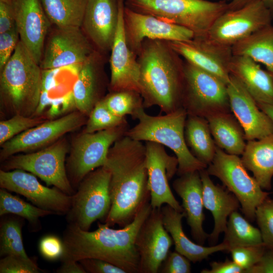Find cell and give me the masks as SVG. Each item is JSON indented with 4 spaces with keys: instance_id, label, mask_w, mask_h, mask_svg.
<instances>
[{
    "instance_id": "cell-33",
    "label": "cell",
    "mask_w": 273,
    "mask_h": 273,
    "mask_svg": "<svg viewBox=\"0 0 273 273\" xmlns=\"http://www.w3.org/2000/svg\"><path fill=\"white\" fill-rule=\"evenodd\" d=\"M52 24L81 27L87 0H40Z\"/></svg>"
},
{
    "instance_id": "cell-37",
    "label": "cell",
    "mask_w": 273,
    "mask_h": 273,
    "mask_svg": "<svg viewBox=\"0 0 273 273\" xmlns=\"http://www.w3.org/2000/svg\"><path fill=\"white\" fill-rule=\"evenodd\" d=\"M102 100L108 109L119 117L129 115L133 118L140 109L144 108L142 96L134 90L112 92Z\"/></svg>"
},
{
    "instance_id": "cell-27",
    "label": "cell",
    "mask_w": 273,
    "mask_h": 273,
    "mask_svg": "<svg viewBox=\"0 0 273 273\" xmlns=\"http://www.w3.org/2000/svg\"><path fill=\"white\" fill-rule=\"evenodd\" d=\"M161 210L164 227L172 239L175 250L191 261L194 263L200 262L215 252L228 251V246L223 242L205 247L190 240L183 229L182 219L185 217L184 212H179L167 204L162 206Z\"/></svg>"
},
{
    "instance_id": "cell-29",
    "label": "cell",
    "mask_w": 273,
    "mask_h": 273,
    "mask_svg": "<svg viewBox=\"0 0 273 273\" xmlns=\"http://www.w3.org/2000/svg\"><path fill=\"white\" fill-rule=\"evenodd\" d=\"M241 160L260 187L269 191L273 177V134L247 141Z\"/></svg>"
},
{
    "instance_id": "cell-22",
    "label": "cell",
    "mask_w": 273,
    "mask_h": 273,
    "mask_svg": "<svg viewBox=\"0 0 273 273\" xmlns=\"http://www.w3.org/2000/svg\"><path fill=\"white\" fill-rule=\"evenodd\" d=\"M230 109L242 126L246 140L262 139L273 134V122L241 82L231 74L227 84Z\"/></svg>"
},
{
    "instance_id": "cell-26",
    "label": "cell",
    "mask_w": 273,
    "mask_h": 273,
    "mask_svg": "<svg viewBox=\"0 0 273 273\" xmlns=\"http://www.w3.org/2000/svg\"><path fill=\"white\" fill-rule=\"evenodd\" d=\"M230 74L236 77L257 103L273 104V74L244 56L233 55Z\"/></svg>"
},
{
    "instance_id": "cell-5",
    "label": "cell",
    "mask_w": 273,
    "mask_h": 273,
    "mask_svg": "<svg viewBox=\"0 0 273 273\" xmlns=\"http://www.w3.org/2000/svg\"><path fill=\"white\" fill-rule=\"evenodd\" d=\"M41 72L20 40L12 55L1 70L0 89L3 102L15 114L34 115L41 90Z\"/></svg>"
},
{
    "instance_id": "cell-38",
    "label": "cell",
    "mask_w": 273,
    "mask_h": 273,
    "mask_svg": "<svg viewBox=\"0 0 273 273\" xmlns=\"http://www.w3.org/2000/svg\"><path fill=\"white\" fill-rule=\"evenodd\" d=\"M87 121L84 132L92 133L116 127L127 123L125 117L112 113L102 99L95 105Z\"/></svg>"
},
{
    "instance_id": "cell-7",
    "label": "cell",
    "mask_w": 273,
    "mask_h": 273,
    "mask_svg": "<svg viewBox=\"0 0 273 273\" xmlns=\"http://www.w3.org/2000/svg\"><path fill=\"white\" fill-rule=\"evenodd\" d=\"M181 106L188 114L206 118L230 108L227 84L215 75L184 60Z\"/></svg>"
},
{
    "instance_id": "cell-50",
    "label": "cell",
    "mask_w": 273,
    "mask_h": 273,
    "mask_svg": "<svg viewBox=\"0 0 273 273\" xmlns=\"http://www.w3.org/2000/svg\"><path fill=\"white\" fill-rule=\"evenodd\" d=\"M245 273H273V249H265L258 262Z\"/></svg>"
},
{
    "instance_id": "cell-54",
    "label": "cell",
    "mask_w": 273,
    "mask_h": 273,
    "mask_svg": "<svg viewBox=\"0 0 273 273\" xmlns=\"http://www.w3.org/2000/svg\"><path fill=\"white\" fill-rule=\"evenodd\" d=\"M260 109L262 110L273 122V104L257 103Z\"/></svg>"
},
{
    "instance_id": "cell-18",
    "label": "cell",
    "mask_w": 273,
    "mask_h": 273,
    "mask_svg": "<svg viewBox=\"0 0 273 273\" xmlns=\"http://www.w3.org/2000/svg\"><path fill=\"white\" fill-rule=\"evenodd\" d=\"M167 41L185 60L215 75L226 84L230 82L232 48L215 43L204 36L186 41Z\"/></svg>"
},
{
    "instance_id": "cell-36",
    "label": "cell",
    "mask_w": 273,
    "mask_h": 273,
    "mask_svg": "<svg viewBox=\"0 0 273 273\" xmlns=\"http://www.w3.org/2000/svg\"><path fill=\"white\" fill-rule=\"evenodd\" d=\"M22 223L16 218L4 219L0 227V256L19 255L28 257L22 237Z\"/></svg>"
},
{
    "instance_id": "cell-19",
    "label": "cell",
    "mask_w": 273,
    "mask_h": 273,
    "mask_svg": "<svg viewBox=\"0 0 273 273\" xmlns=\"http://www.w3.org/2000/svg\"><path fill=\"white\" fill-rule=\"evenodd\" d=\"M82 115L80 112L69 113L53 120L44 121L17 135L2 145L1 160L18 153L33 151L49 145L82 125L84 122Z\"/></svg>"
},
{
    "instance_id": "cell-16",
    "label": "cell",
    "mask_w": 273,
    "mask_h": 273,
    "mask_svg": "<svg viewBox=\"0 0 273 273\" xmlns=\"http://www.w3.org/2000/svg\"><path fill=\"white\" fill-rule=\"evenodd\" d=\"M123 25L127 43L138 56L146 39L165 41H186L193 38L190 30L152 15L140 13L125 8Z\"/></svg>"
},
{
    "instance_id": "cell-17",
    "label": "cell",
    "mask_w": 273,
    "mask_h": 273,
    "mask_svg": "<svg viewBox=\"0 0 273 273\" xmlns=\"http://www.w3.org/2000/svg\"><path fill=\"white\" fill-rule=\"evenodd\" d=\"M173 242L164 227L160 208L152 209L135 240L140 256L139 273H157Z\"/></svg>"
},
{
    "instance_id": "cell-35",
    "label": "cell",
    "mask_w": 273,
    "mask_h": 273,
    "mask_svg": "<svg viewBox=\"0 0 273 273\" xmlns=\"http://www.w3.org/2000/svg\"><path fill=\"white\" fill-rule=\"evenodd\" d=\"M9 214L26 219L34 230H39L40 217L55 214L52 211L26 202L18 196L11 194L7 190L2 188L0 190V215Z\"/></svg>"
},
{
    "instance_id": "cell-2",
    "label": "cell",
    "mask_w": 273,
    "mask_h": 273,
    "mask_svg": "<svg viewBox=\"0 0 273 273\" xmlns=\"http://www.w3.org/2000/svg\"><path fill=\"white\" fill-rule=\"evenodd\" d=\"M152 209L150 200L130 223L120 229L98 223V229L90 232L68 223L63 232L64 251L60 259L62 261L100 259L121 268L126 273L139 272L140 256L135 240Z\"/></svg>"
},
{
    "instance_id": "cell-44",
    "label": "cell",
    "mask_w": 273,
    "mask_h": 273,
    "mask_svg": "<svg viewBox=\"0 0 273 273\" xmlns=\"http://www.w3.org/2000/svg\"><path fill=\"white\" fill-rule=\"evenodd\" d=\"M190 260L186 256L175 251H169L163 262L159 272L162 273H190Z\"/></svg>"
},
{
    "instance_id": "cell-51",
    "label": "cell",
    "mask_w": 273,
    "mask_h": 273,
    "mask_svg": "<svg viewBox=\"0 0 273 273\" xmlns=\"http://www.w3.org/2000/svg\"><path fill=\"white\" fill-rule=\"evenodd\" d=\"M61 68L42 69L41 92H48L54 88L57 85L56 77Z\"/></svg>"
},
{
    "instance_id": "cell-25",
    "label": "cell",
    "mask_w": 273,
    "mask_h": 273,
    "mask_svg": "<svg viewBox=\"0 0 273 273\" xmlns=\"http://www.w3.org/2000/svg\"><path fill=\"white\" fill-rule=\"evenodd\" d=\"M203 188L204 207L210 211L214 220V228L208 239L210 246L216 244L219 235L226 229L228 218L237 211L240 204L232 193L219 185H215L206 168L199 171Z\"/></svg>"
},
{
    "instance_id": "cell-47",
    "label": "cell",
    "mask_w": 273,
    "mask_h": 273,
    "mask_svg": "<svg viewBox=\"0 0 273 273\" xmlns=\"http://www.w3.org/2000/svg\"><path fill=\"white\" fill-rule=\"evenodd\" d=\"M48 114L53 117L75 107L72 92H70L63 97L52 99Z\"/></svg>"
},
{
    "instance_id": "cell-43",
    "label": "cell",
    "mask_w": 273,
    "mask_h": 273,
    "mask_svg": "<svg viewBox=\"0 0 273 273\" xmlns=\"http://www.w3.org/2000/svg\"><path fill=\"white\" fill-rule=\"evenodd\" d=\"M19 34L15 25L10 30L0 33V69L8 61L20 40Z\"/></svg>"
},
{
    "instance_id": "cell-48",
    "label": "cell",
    "mask_w": 273,
    "mask_h": 273,
    "mask_svg": "<svg viewBox=\"0 0 273 273\" xmlns=\"http://www.w3.org/2000/svg\"><path fill=\"white\" fill-rule=\"evenodd\" d=\"M16 25L11 0H0V33Z\"/></svg>"
},
{
    "instance_id": "cell-20",
    "label": "cell",
    "mask_w": 273,
    "mask_h": 273,
    "mask_svg": "<svg viewBox=\"0 0 273 273\" xmlns=\"http://www.w3.org/2000/svg\"><path fill=\"white\" fill-rule=\"evenodd\" d=\"M20 40L40 65L51 22L40 0H11Z\"/></svg>"
},
{
    "instance_id": "cell-31",
    "label": "cell",
    "mask_w": 273,
    "mask_h": 273,
    "mask_svg": "<svg viewBox=\"0 0 273 273\" xmlns=\"http://www.w3.org/2000/svg\"><path fill=\"white\" fill-rule=\"evenodd\" d=\"M185 138L187 145L196 158L207 166L211 163L217 146L205 118L188 114Z\"/></svg>"
},
{
    "instance_id": "cell-3",
    "label": "cell",
    "mask_w": 273,
    "mask_h": 273,
    "mask_svg": "<svg viewBox=\"0 0 273 273\" xmlns=\"http://www.w3.org/2000/svg\"><path fill=\"white\" fill-rule=\"evenodd\" d=\"M144 108L171 112L181 106L184 60L167 41L146 39L137 57Z\"/></svg>"
},
{
    "instance_id": "cell-13",
    "label": "cell",
    "mask_w": 273,
    "mask_h": 273,
    "mask_svg": "<svg viewBox=\"0 0 273 273\" xmlns=\"http://www.w3.org/2000/svg\"><path fill=\"white\" fill-rule=\"evenodd\" d=\"M96 51L81 27H57L50 34L40 67L62 68L83 63Z\"/></svg>"
},
{
    "instance_id": "cell-45",
    "label": "cell",
    "mask_w": 273,
    "mask_h": 273,
    "mask_svg": "<svg viewBox=\"0 0 273 273\" xmlns=\"http://www.w3.org/2000/svg\"><path fill=\"white\" fill-rule=\"evenodd\" d=\"M39 250L47 259L53 260L60 258L64 251L63 241L55 236H46L40 241Z\"/></svg>"
},
{
    "instance_id": "cell-8",
    "label": "cell",
    "mask_w": 273,
    "mask_h": 273,
    "mask_svg": "<svg viewBox=\"0 0 273 273\" xmlns=\"http://www.w3.org/2000/svg\"><path fill=\"white\" fill-rule=\"evenodd\" d=\"M206 170L210 175L218 178L237 197L245 218L249 221L255 219L256 208L269 193L248 174L241 158L217 147L214 158Z\"/></svg>"
},
{
    "instance_id": "cell-12",
    "label": "cell",
    "mask_w": 273,
    "mask_h": 273,
    "mask_svg": "<svg viewBox=\"0 0 273 273\" xmlns=\"http://www.w3.org/2000/svg\"><path fill=\"white\" fill-rule=\"evenodd\" d=\"M67 151L65 143L58 142L35 152L9 157L3 165V170H24L38 176L47 186H54L73 195L76 191L70 183L65 165Z\"/></svg>"
},
{
    "instance_id": "cell-9",
    "label": "cell",
    "mask_w": 273,
    "mask_h": 273,
    "mask_svg": "<svg viewBox=\"0 0 273 273\" xmlns=\"http://www.w3.org/2000/svg\"><path fill=\"white\" fill-rule=\"evenodd\" d=\"M110 178V172L105 165L84 177L72 195L71 206L66 214L68 223L89 231L95 221H104L111 205Z\"/></svg>"
},
{
    "instance_id": "cell-46",
    "label": "cell",
    "mask_w": 273,
    "mask_h": 273,
    "mask_svg": "<svg viewBox=\"0 0 273 273\" xmlns=\"http://www.w3.org/2000/svg\"><path fill=\"white\" fill-rule=\"evenodd\" d=\"M86 272L126 273L121 268L106 261L97 258H84L79 261Z\"/></svg>"
},
{
    "instance_id": "cell-32",
    "label": "cell",
    "mask_w": 273,
    "mask_h": 273,
    "mask_svg": "<svg viewBox=\"0 0 273 273\" xmlns=\"http://www.w3.org/2000/svg\"><path fill=\"white\" fill-rule=\"evenodd\" d=\"M233 55L248 57L273 74V26L268 25L232 47Z\"/></svg>"
},
{
    "instance_id": "cell-34",
    "label": "cell",
    "mask_w": 273,
    "mask_h": 273,
    "mask_svg": "<svg viewBox=\"0 0 273 273\" xmlns=\"http://www.w3.org/2000/svg\"><path fill=\"white\" fill-rule=\"evenodd\" d=\"M223 242L228 247V252L234 248L262 244L259 229L253 226L237 211L229 217Z\"/></svg>"
},
{
    "instance_id": "cell-6",
    "label": "cell",
    "mask_w": 273,
    "mask_h": 273,
    "mask_svg": "<svg viewBox=\"0 0 273 273\" xmlns=\"http://www.w3.org/2000/svg\"><path fill=\"white\" fill-rule=\"evenodd\" d=\"M125 6L187 28L195 36L205 35L217 18L230 9L226 1L125 0Z\"/></svg>"
},
{
    "instance_id": "cell-55",
    "label": "cell",
    "mask_w": 273,
    "mask_h": 273,
    "mask_svg": "<svg viewBox=\"0 0 273 273\" xmlns=\"http://www.w3.org/2000/svg\"><path fill=\"white\" fill-rule=\"evenodd\" d=\"M273 15V0H262Z\"/></svg>"
},
{
    "instance_id": "cell-40",
    "label": "cell",
    "mask_w": 273,
    "mask_h": 273,
    "mask_svg": "<svg viewBox=\"0 0 273 273\" xmlns=\"http://www.w3.org/2000/svg\"><path fill=\"white\" fill-rule=\"evenodd\" d=\"M255 219L263 245L273 249V199L268 197L257 207Z\"/></svg>"
},
{
    "instance_id": "cell-21",
    "label": "cell",
    "mask_w": 273,
    "mask_h": 273,
    "mask_svg": "<svg viewBox=\"0 0 273 273\" xmlns=\"http://www.w3.org/2000/svg\"><path fill=\"white\" fill-rule=\"evenodd\" d=\"M117 3L119 16L111 49L109 87L112 92L130 90L140 94L138 56L129 48L125 35L123 25L125 1L117 0Z\"/></svg>"
},
{
    "instance_id": "cell-53",
    "label": "cell",
    "mask_w": 273,
    "mask_h": 273,
    "mask_svg": "<svg viewBox=\"0 0 273 273\" xmlns=\"http://www.w3.org/2000/svg\"><path fill=\"white\" fill-rule=\"evenodd\" d=\"M230 1L229 3V10H236L240 9L256 0H228Z\"/></svg>"
},
{
    "instance_id": "cell-42",
    "label": "cell",
    "mask_w": 273,
    "mask_h": 273,
    "mask_svg": "<svg viewBox=\"0 0 273 273\" xmlns=\"http://www.w3.org/2000/svg\"><path fill=\"white\" fill-rule=\"evenodd\" d=\"M42 272L34 259L19 255H7L0 260L1 273H39Z\"/></svg>"
},
{
    "instance_id": "cell-41",
    "label": "cell",
    "mask_w": 273,
    "mask_h": 273,
    "mask_svg": "<svg viewBox=\"0 0 273 273\" xmlns=\"http://www.w3.org/2000/svg\"><path fill=\"white\" fill-rule=\"evenodd\" d=\"M265 249L262 244L237 247L231 249L229 252L231 253L232 260L245 271L258 262Z\"/></svg>"
},
{
    "instance_id": "cell-39",
    "label": "cell",
    "mask_w": 273,
    "mask_h": 273,
    "mask_svg": "<svg viewBox=\"0 0 273 273\" xmlns=\"http://www.w3.org/2000/svg\"><path fill=\"white\" fill-rule=\"evenodd\" d=\"M38 118L15 114L12 118L0 122V144L17 135L43 122Z\"/></svg>"
},
{
    "instance_id": "cell-10",
    "label": "cell",
    "mask_w": 273,
    "mask_h": 273,
    "mask_svg": "<svg viewBox=\"0 0 273 273\" xmlns=\"http://www.w3.org/2000/svg\"><path fill=\"white\" fill-rule=\"evenodd\" d=\"M128 128L126 123L95 132H84L76 139L67 164L68 178L73 188L89 172L105 165L110 148Z\"/></svg>"
},
{
    "instance_id": "cell-30",
    "label": "cell",
    "mask_w": 273,
    "mask_h": 273,
    "mask_svg": "<svg viewBox=\"0 0 273 273\" xmlns=\"http://www.w3.org/2000/svg\"><path fill=\"white\" fill-rule=\"evenodd\" d=\"M206 119L217 147L230 154H243L246 140L244 131L236 117L224 112L211 114Z\"/></svg>"
},
{
    "instance_id": "cell-1",
    "label": "cell",
    "mask_w": 273,
    "mask_h": 273,
    "mask_svg": "<svg viewBox=\"0 0 273 273\" xmlns=\"http://www.w3.org/2000/svg\"><path fill=\"white\" fill-rule=\"evenodd\" d=\"M146 158L145 144L125 135L110 148L105 166L111 173V205L104 221L109 226L127 225L150 200Z\"/></svg>"
},
{
    "instance_id": "cell-52",
    "label": "cell",
    "mask_w": 273,
    "mask_h": 273,
    "mask_svg": "<svg viewBox=\"0 0 273 273\" xmlns=\"http://www.w3.org/2000/svg\"><path fill=\"white\" fill-rule=\"evenodd\" d=\"M58 273H86V271L79 262L74 260H65L56 270Z\"/></svg>"
},
{
    "instance_id": "cell-14",
    "label": "cell",
    "mask_w": 273,
    "mask_h": 273,
    "mask_svg": "<svg viewBox=\"0 0 273 273\" xmlns=\"http://www.w3.org/2000/svg\"><path fill=\"white\" fill-rule=\"evenodd\" d=\"M1 188L20 194L35 206L55 214L66 215L72 202L69 195L57 188L41 185L35 175L22 169L0 170Z\"/></svg>"
},
{
    "instance_id": "cell-28",
    "label": "cell",
    "mask_w": 273,
    "mask_h": 273,
    "mask_svg": "<svg viewBox=\"0 0 273 273\" xmlns=\"http://www.w3.org/2000/svg\"><path fill=\"white\" fill-rule=\"evenodd\" d=\"M102 61L100 52L96 50L82 64L72 89L75 107L89 116L99 99L100 75Z\"/></svg>"
},
{
    "instance_id": "cell-24",
    "label": "cell",
    "mask_w": 273,
    "mask_h": 273,
    "mask_svg": "<svg viewBox=\"0 0 273 273\" xmlns=\"http://www.w3.org/2000/svg\"><path fill=\"white\" fill-rule=\"evenodd\" d=\"M176 193L182 200L185 217L191 230L193 238L203 245L209 234L203 228L205 219L203 212V188L199 171L188 172L179 176L173 183Z\"/></svg>"
},
{
    "instance_id": "cell-23",
    "label": "cell",
    "mask_w": 273,
    "mask_h": 273,
    "mask_svg": "<svg viewBox=\"0 0 273 273\" xmlns=\"http://www.w3.org/2000/svg\"><path fill=\"white\" fill-rule=\"evenodd\" d=\"M118 16L117 0H87L81 28L96 50L111 51Z\"/></svg>"
},
{
    "instance_id": "cell-4",
    "label": "cell",
    "mask_w": 273,
    "mask_h": 273,
    "mask_svg": "<svg viewBox=\"0 0 273 273\" xmlns=\"http://www.w3.org/2000/svg\"><path fill=\"white\" fill-rule=\"evenodd\" d=\"M187 116L183 107L157 116L148 114L142 108L132 118L138 120L137 124L129 128L125 135L139 141L155 142L172 150L178 160V176L200 171L207 166L196 158L187 145L185 127Z\"/></svg>"
},
{
    "instance_id": "cell-15",
    "label": "cell",
    "mask_w": 273,
    "mask_h": 273,
    "mask_svg": "<svg viewBox=\"0 0 273 273\" xmlns=\"http://www.w3.org/2000/svg\"><path fill=\"white\" fill-rule=\"evenodd\" d=\"M145 144L148 189L152 208H160L166 204L179 212H184L169 185V180L177 173V158L168 155L162 145L149 141Z\"/></svg>"
},
{
    "instance_id": "cell-49",
    "label": "cell",
    "mask_w": 273,
    "mask_h": 273,
    "mask_svg": "<svg viewBox=\"0 0 273 273\" xmlns=\"http://www.w3.org/2000/svg\"><path fill=\"white\" fill-rule=\"evenodd\" d=\"M210 269H204L201 273H244L243 268L233 260L226 258L224 261H213L210 263Z\"/></svg>"
},
{
    "instance_id": "cell-11",
    "label": "cell",
    "mask_w": 273,
    "mask_h": 273,
    "mask_svg": "<svg viewBox=\"0 0 273 273\" xmlns=\"http://www.w3.org/2000/svg\"><path fill=\"white\" fill-rule=\"evenodd\" d=\"M273 15L262 0L229 10L214 21L204 36L217 44L232 48L262 27L271 24Z\"/></svg>"
}]
</instances>
